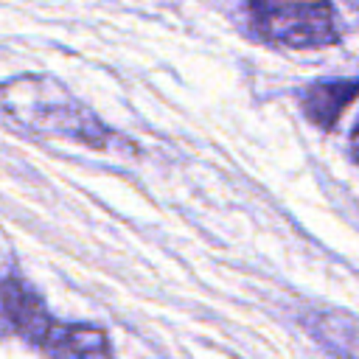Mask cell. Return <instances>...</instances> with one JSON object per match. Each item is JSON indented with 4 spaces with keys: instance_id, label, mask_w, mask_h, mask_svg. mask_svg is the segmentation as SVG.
<instances>
[{
    "instance_id": "cell-4",
    "label": "cell",
    "mask_w": 359,
    "mask_h": 359,
    "mask_svg": "<svg viewBox=\"0 0 359 359\" xmlns=\"http://www.w3.org/2000/svg\"><path fill=\"white\" fill-rule=\"evenodd\" d=\"M39 348L48 359H109L107 331L87 323H53Z\"/></svg>"
},
{
    "instance_id": "cell-5",
    "label": "cell",
    "mask_w": 359,
    "mask_h": 359,
    "mask_svg": "<svg viewBox=\"0 0 359 359\" xmlns=\"http://www.w3.org/2000/svg\"><path fill=\"white\" fill-rule=\"evenodd\" d=\"M356 95H359V76L356 79H328V81L309 84L300 93V107H303V115L314 126L331 129Z\"/></svg>"
},
{
    "instance_id": "cell-7",
    "label": "cell",
    "mask_w": 359,
    "mask_h": 359,
    "mask_svg": "<svg viewBox=\"0 0 359 359\" xmlns=\"http://www.w3.org/2000/svg\"><path fill=\"white\" fill-rule=\"evenodd\" d=\"M351 157L359 163V123H356L353 132H351Z\"/></svg>"
},
{
    "instance_id": "cell-1",
    "label": "cell",
    "mask_w": 359,
    "mask_h": 359,
    "mask_svg": "<svg viewBox=\"0 0 359 359\" xmlns=\"http://www.w3.org/2000/svg\"><path fill=\"white\" fill-rule=\"evenodd\" d=\"M0 123L25 137H59L107 149L115 132L62 81L45 73H20L0 81Z\"/></svg>"
},
{
    "instance_id": "cell-2",
    "label": "cell",
    "mask_w": 359,
    "mask_h": 359,
    "mask_svg": "<svg viewBox=\"0 0 359 359\" xmlns=\"http://www.w3.org/2000/svg\"><path fill=\"white\" fill-rule=\"evenodd\" d=\"M250 17L261 39L286 48H325L339 39L328 3H252Z\"/></svg>"
},
{
    "instance_id": "cell-3",
    "label": "cell",
    "mask_w": 359,
    "mask_h": 359,
    "mask_svg": "<svg viewBox=\"0 0 359 359\" xmlns=\"http://www.w3.org/2000/svg\"><path fill=\"white\" fill-rule=\"evenodd\" d=\"M0 317L11 325L14 334L25 337L28 342H42L53 320L48 317L42 300L17 278L0 280Z\"/></svg>"
},
{
    "instance_id": "cell-6",
    "label": "cell",
    "mask_w": 359,
    "mask_h": 359,
    "mask_svg": "<svg viewBox=\"0 0 359 359\" xmlns=\"http://www.w3.org/2000/svg\"><path fill=\"white\" fill-rule=\"evenodd\" d=\"M306 331L337 359H359V320L342 311H311L303 317Z\"/></svg>"
}]
</instances>
